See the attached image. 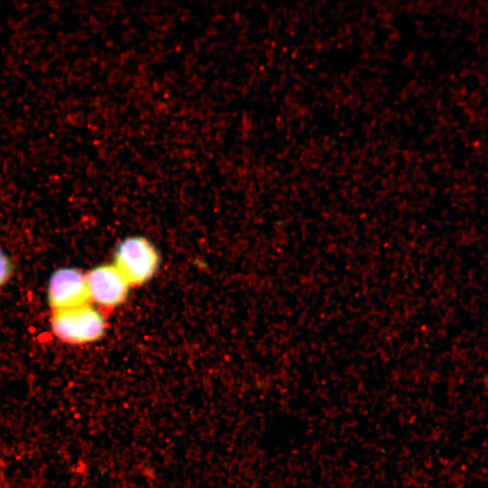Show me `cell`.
Instances as JSON below:
<instances>
[{"label":"cell","instance_id":"6da1fadb","mask_svg":"<svg viewBox=\"0 0 488 488\" xmlns=\"http://www.w3.org/2000/svg\"><path fill=\"white\" fill-rule=\"evenodd\" d=\"M51 327L54 335L69 344H85L99 340L106 329L102 312L89 303L53 311Z\"/></svg>","mask_w":488,"mask_h":488},{"label":"cell","instance_id":"7a4b0ae2","mask_svg":"<svg viewBox=\"0 0 488 488\" xmlns=\"http://www.w3.org/2000/svg\"><path fill=\"white\" fill-rule=\"evenodd\" d=\"M113 265L130 286H139L155 274L159 256L146 239L131 237L124 239L117 248Z\"/></svg>","mask_w":488,"mask_h":488},{"label":"cell","instance_id":"3957f363","mask_svg":"<svg viewBox=\"0 0 488 488\" xmlns=\"http://www.w3.org/2000/svg\"><path fill=\"white\" fill-rule=\"evenodd\" d=\"M89 303L99 308L112 309L127 298L131 286L114 265H101L87 275Z\"/></svg>","mask_w":488,"mask_h":488},{"label":"cell","instance_id":"5b68a950","mask_svg":"<svg viewBox=\"0 0 488 488\" xmlns=\"http://www.w3.org/2000/svg\"><path fill=\"white\" fill-rule=\"evenodd\" d=\"M13 273V266L9 258L0 250V286L6 283Z\"/></svg>","mask_w":488,"mask_h":488},{"label":"cell","instance_id":"277c9868","mask_svg":"<svg viewBox=\"0 0 488 488\" xmlns=\"http://www.w3.org/2000/svg\"><path fill=\"white\" fill-rule=\"evenodd\" d=\"M47 296L53 311L89 303L86 275L77 268L58 269L50 278Z\"/></svg>","mask_w":488,"mask_h":488}]
</instances>
